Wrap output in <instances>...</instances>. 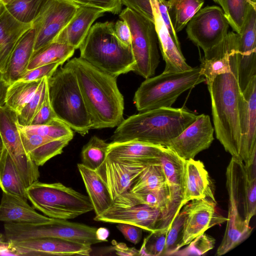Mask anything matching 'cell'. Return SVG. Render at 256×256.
<instances>
[{
	"instance_id": "cell-7",
	"label": "cell",
	"mask_w": 256,
	"mask_h": 256,
	"mask_svg": "<svg viewBox=\"0 0 256 256\" xmlns=\"http://www.w3.org/2000/svg\"><path fill=\"white\" fill-rule=\"evenodd\" d=\"M34 208L52 218L70 220L94 210L88 197L60 182L35 181L26 188Z\"/></svg>"
},
{
	"instance_id": "cell-30",
	"label": "cell",
	"mask_w": 256,
	"mask_h": 256,
	"mask_svg": "<svg viewBox=\"0 0 256 256\" xmlns=\"http://www.w3.org/2000/svg\"><path fill=\"white\" fill-rule=\"evenodd\" d=\"M0 188L2 192L28 202L26 187L4 147L0 157Z\"/></svg>"
},
{
	"instance_id": "cell-58",
	"label": "cell",
	"mask_w": 256,
	"mask_h": 256,
	"mask_svg": "<svg viewBox=\"0 0 256 256\" xmlns=\"http://www.w3.org/2000/svg\"><path fill=\"white\" fill-rule=\"evenodd\" d=\"M2 5V4L1 3V2H0V7Z\"/></svg>"
},
{
	"instance_id": "cell-45",
	"label": "cell",
	"mask_w": 256,
	"mask_h": 256,
	"mask_svg": "<svg viewBox=\"0 0 256 256\" xmlns=\"http://www.w3.org/2000/svg\"><path fill=\"white\" fill-rule=\"evenodd\" d=\"M80 6H86L102 9L106 12L113 14H120L122 11V4L120 0H68Z\"/></svg>"
},
{
	"instance_id": "cell-31",
	"label": "cell",
	"mask_w": 256,
	"mask_h": 256,
	"mask_svg": "<svg viewBox=\"0 0 256 256\" xmlns=\"http://www.w3.org/2000/svg\"><path fill=\"white\" fill-rule=\"evenodd\" d=\"M75 50L70 46L52 42L33 52L26 70L56 62L62 64L72 56Z\"/></svg>"
},
{
	"instance_id": "cell-27",
	"label": "cell",
	"mask_w": 256,
	"mask_h": 256,
	"mask_svg": "<svg viewBox=\"0 0 256 256\" xmlns=\"http://www.w3.org/2000/svg\"><path fill=\"white\" fill-rule=\"evenodd\" d=\"M53 218L36 212L28 202L2 192L0 202V222L22 224H39L51 222Z\"/></svg>"
},
{
	"instance_id": "cell-23",
	"label": "cell",
	"mask_w": 256,
	"mask_h": 256,
	"mask_svg": "<svg viewBox=\"0 0 256 256\" xmlns=\"http://www.w3.org/2000/svg\"><path fill=\"white\" fill-rule=\"evenodd\" d=\"M106 12L101 8L80 6L76 14L53 42L79 48L92 24Z\"/></svg>"
},
{
	"instance_id": "cell-10",
	"label": "cell",
	"mask_w": 256,
	"mask_h": 256,
	"mask_svg": "<svg viewBox=\"0 0 256 256\" xmlns=\"http://www.w3.org/2000/svg\"><path fill=\"white\" fill-rule=\"evenodd\" d=\"M94 220L130 224L151 232L169 226L173 220L158 209L139 204L129 191L114 200L108 210L96 215Z\"/></svg>"
},
{
	"instance_id": "cell-34",
	"label": "cell",
	"mask_w": 256,
	"mask_h": 256,
	"mask_svg": "<svg viewBox=\"0 0 256 256\" xmlns=\"http://www.w3.org/2000/svg\"><path fill=\"white\" fill-rule=\"evenodd\" d=\"M168 188L160 164L147 166L132 185L130 192L138 193Z\"/></svg>"
},
{
	"instance_id": "cell-11",
	"label": "cell",
	"mask_w": 256,
	"mask_h": 256,
	"mask_svg": "<svg viewBox=\"0 0 256 256\" xmlns=\"http://www.w3.org/2000/svg\"><path fill=\"white\" fill-rule=\"evenodd\" d=\"M256 164L254 162L246 166L242 162L232 156L226 170L228 200L248 224L256 214Z\"/></svg>"
},
{
	"instance_id": "cell-28",
	"label": "cell",
	"mask_w": 256,
	"mask_h": 256,
	"mask_svg": "<svg viewBox=\"0 0 256 256\" xmlns=\"http://www.w3.org/2000/svg\"><path fill=\"white\" fill-rule=\"evenodd\" d=\"M35 30L31 27L20 38L8 60L4 72L0 76L8 84L18 80L27 70L34 52Z\"/></svg>"
},
{
	"instance_id": "cell-55",
	"label": "cell",
	"mask_w": 256,
	"mask_h": 256,
	"mask_svg": "<svg viewBox=\"0 0 256 256\" xmlns=\"http://www.w3.org/2000/svg\"><path fill=\"white\" fill-rule=\"evenodd\" d=\"M2 4L4 6H6L15 0H0Z\"/></svg>"
},
{
	"instance_id": "cell-46",
	"label": "cell",
	"mask_w": 256,
	"mask_h": 256,
	"mask_svg": "<svg viewBox=\"0 0 256 256\" xmlns=\"http://www.w3.org/2000/svg\"><path fill=\"white\" fill-rule=\"evenodd\" d=\"M58 117L54 112L50 101L48 87L43 103L30 125L40 126L46 124Z\"/></svg>"
},
{
	"instance_id": "cell-1",
	"label": "cell",
	"mask_w": 256,
	"mask_h": 256,
	"mask_svg": "<svg viewBox=\"0 0 256 256\" xmlns=\"http://www.w3.org/2000/svg\"><path fill=\"white\" fill-rule=\"evenodd\" d=\"M64 66L74 72L92 122V129L112 128L124 120V96L116 78L91 65L80 57L69 60Z\"/></svg>"
},
{
	"instance_id": "cell-29",
	"label": "cell",
	"mask_w": 256,
	"mask_h": 256,
	"mask_svg": "<svg viewBox=\"0 0 256 256\" xmlns=\"http://www.w3.org/2000/svg\"><path fill=\"white\" fill-rule=\"evenodd\" d=\"M77 167L96 215L102 214L113 204L106 184L96 170L90 169L82 163L78 164Z\"/></svg>"
},
{
	"instance_id": "cell-36",
	"label": "cell",
	"mask_w": 256,
	"mask_h": 256,
	"mask_svg": "<svg viewBox=\"0 0 256 256\" xmlns=\"http://www.w3.org/2000/svg\"><path fill=\"white\" fill-rule=\"evenodd\" d=\"M110 143L96 136H92L81 152L82 164L96 170L105 160Z\"/></svg>"
},
{
	"instance_id": "cell-16",
	"label": "cell",
	"mask_w": 256,
	"mask_h": 256,
	"mask_svg": "<svg viewBox=\"0 0 256 256\" xmlns=\"http://www.w3.org/2000/svg\"><path fill=\"white\" fill-rule=\"evenodd\" d=\"M214 128L208 115L196 116L193 122L174 138L167 146L185 160L194 159L212 144Z\"/></svg>"
},
{
	"instance_id": "cell-20",
	"label": "cell",
	"mask_w": 256,
	"mask_h": 256,
	"mask_svg": "<svg viewBox=\"0 0 256 256\" xmlns=\"http://www.w3.org/2000/svg\"><path fill=\"white\" fill-rule=\"evenodd\" d=\"M146 166L138 162L116 160L106 156L96 170L106 184L114 202L130 190L134 182Z\"/></svg>"
},
{
	"instance_id": "cell-47",
	"label": "cell",
	"mask_w": 256,
	"mask_h": 256,
	"mask_svg": "<svg viewBox=\"0 0 256 256\" xmlns=\"http://www.w3.org/2000/svg\"><path fill=\"white\" fill-rule=\"evenodd\" d=\"M62 64L59 62L40 66L32 70H27L18 80L32 81L50 77L58 68Z\"/></svg>"
},
{
	"instance_id": "cell-32",
	"label": "cell",
	"mask_w": 256,
	"mask_h": 256,
	"mask_svg": "<svg viewBox=\"0 0 256 256\" xmlns=\"http://www.w3.org/2000/svg\"><path fill=\"white\" fill-rule=\"evenodd\" d=\"M204 0H166L168 13L174 31L180 32L202 8Z\"/></svg>"
},
{
	"instance_id": "cell-57",
	"label": "cell",
	"mask_w": 256,
	"mask_h": 256,
	"mask_svg": "<svg viewBox=\"0 0 256 256\" xmlns=\"http://www.w3.org/2000/svg\"><path fill=\"white\" fill-rule=\"evenodd\" d=\"M214 2L216 3L217 4H218L222 8L223 6V0H212Z\"/></svg>"
},
{
	"instance_id": "cell-15",
	"label": "cell",
	"mask_w": 256,
	"mask_h": 256,
	"mask_svg": "<svg viewBox=\"0 0 256 256\" xmlns=\"http://www.w3.org/2000/svg\"><path fill=\"white\" fill-rule=\"evenodd\" d=\"M238 120L241 134L239 160L248 166L256 160V76L242 92Z\"/></svg>"
},
{
	"instance_id": "cell-42",
	"label": "cell",
	"mask_w": 256,
	"mask_h": 256,
	"mask_svg": "<svg viewBox=\"0 0 256 256\" xmlns=\"http://www.w3.org/2000/svg\"><path fill=\"white\" fill-rule=\"evenodd\" d=\"M30 24L18 22L2 5L0 7V48L16 32Z\"/></svg>"
},
{
	"instance_id": "cell-2",
	"label": "cell",
	"mask_w": 256,
	"mask_h": 256,
	"mask_svg": "<svg viewBox=\"0 0 256 256\" xmlns=\"http://www.w3.org/2000/svg\"><path fill=\"white\" fill-rule=\"evenodd\" d=\"M196 117L187 110L172 107L140 112L124 120L110 139L113 142L136 140L167 146Z\"/></svg>"
},
{
	"instance_id": "cell-5",
	"label": "cell",
	"mask_w": 256,
	"mask_h": 256,
	"mask_svg": "<svg viewBox=\"0 0 256 256\" xmlns=\"http://www.w3.org/2000/svg\"><path fill=\"white\" fill-rule=\"evenodd\" d=\"M47 87L51 106L58 118L81 136L86 134L92 129V122L74 72L59 66L47 78Z\"/></svg>"
},
{
	"instance_id": "cell-41",
	"label": "cell",
	"mask_w": 256,
	"mask_h": 256,
	"mask_svg": "<svg viewBox=\"0 0 256 256\" xmlns=\"http://www.w3.org/2000/svg\"><path fill=\"white\" fill-rule=\"evenodd\" d=\"M170 224L164 228L151 232L150 234L144 238L141 248L139 250V256H162L165 248L167 234Z\"/></svg>"
},
{
	"instance_id": "cell-24",
	"label": "cell",
	"mask_w": 256,
	"mask_h": 256,
	"mask_svg": "<svg viewBox=\"0 0 256 256\" xmlns=\"http://www.w3.org/2000/svg\"><path fill=\"white\" fill-rule=\"evenodd\" d=\"M18 128L26 152L38 166H43L52 158L62 154L64 148L72 140L74 136L52 140L36 134L26 132L19 128Z\"/></svg>"
},
{
	"instance_id": "cell-4",
	"label": "cell",
	"mask_w": 256,
	"mask_h": 256,
	"mask_svg": "<svg viewBox=\"0 0 256 256\" xmlns=\"http://www.w3.org/2000/svg\"><path fill=\"white\" fill-rule=\"evenodd\" d=\"M112 22L92 26L80 44V58L100 70L116 78L133 71L136 61L131 46L116 38Z\"/></svg>"
},
{
	"instance_id": "cell-3",
	"label": "cell",
	"mask_w": 256,
	"mask_h": 256,
	"mask_svg": "<svg viewBox=\"0 0 256 256\" xmlns=\"http://www.w3.org/2000/svg\"><path fill=\"white\" fill-rule=\"evenodd\" d=\"M208 88L216 138L226 152L239 160L238 106L242 91L238 81L237 50L232 56L230 71L216 76Z\"/></svg>"
},
{
	"instance_id": "cell-54",
	"label": "cell",
	"mask_w": 256,
	"mask_h": 256,
	"mask_svg": "<svg viewBox=\"0 0 256 256\" xmlns=\"http://www.w3.org/2000/svg\"><path fill=\"white\" fill-rule=\"evenodd\" d=\"M108 230L105 228H97L96 232V238L100 242H106L109 236Z\"/></svg>"
},
{
	"instance_id": "cell-33",
	"label": "cell",
	"mask_w": 256,
	"mask_h": 256,
	"mask_svg": "<svg viewBox=\"0 0 256 256\" xmlns=\"http://www.w3.org/2000/svg\"><path fill=\"white\" fill-rule=\"evenodd\" d=\"M42 78L32 81L18 80L11 84L7 91L5 105L18 114L34 96Z\"/></svg>"
},
{
	"instance_id": "cell-17",
	"label": "cell",
	"mask_w": 256,
	"mask_h": 256,
	"mask_svg": "<svg viewBox=\"0 0 256 256\" xmlns=\"http://www.w3.org/2000/svg\"><path fill=\"white\" fill-rule=\"evenodd\" d=\"M216 202L208 198L193 200L182 207L185 215L182 230L184 246L188 245L210 228L226 222L216 209Z\"/></svg>"
},
{
	"instance_id": "cell-8",
	"label": "cell",
	"mask_w": 256,
	"mask_h": 256,
	"mask_svg": "<svg viewBox=\"0 0 256 256\" xmlns=\"http://www.w3.org/2000/svg\"><path fill=\"white\" fill-rule=\"evenodd\" d=\"M4 230L8 242L43 238H54L92 246L100 242L96 238V228L56 219L39 224L4 222Z\"/></svg>"
},
{
	"instance_id": "cell-39",
	"label": "cell",
	"mask_w": 256,
	"mask_h": 256,
	"mask_svg": "<svg viewBox=\"0 0 256 256\" xmlns=\"http://www.w3.org/2000/svg\"><path fill=\"white\" fill-rule=\"evenodd\" d=\"M46 90L47 77H44L42 79L37 90L31 100L20 112L17 114L18 124L24 126L30 124L33 118L43 103Z\"/></svg>"
},
{
	"instance_id": "cell-51",
	"label": "cell",
	"mask_w": 256,
	"mask_h": 256,
	"mask_svg": "<svg viewBox=\"0 0 256 256\" xmlns=\"http://www.w3.org/2000/svg\"><path fill=\"white\" fill-rule=\"evenodd\" d=\"M115 253L119 256H139V250L134 248L128 247L124 243L119 242L113 246Z\"/></svg>"
},
{
	"instance_id": "cell-43",
	"label": "cell",
	"mask_w": 256,
	"mask_h": 256,
	"mask_svg": "<svg viewBox=\"0 0 256 256\" xmlns=\"http://www.w3.org/2000/svg\"><path fill=\"white\" fill-rule=\"evenodd\" d=\"M215 240L204 233L197 236L185 248L179 250L173 256L202 255L213 248Z\"/></svg>"
},
{
	"instance_id": "cell-44",
	"label": "cell",
	"mask_w": 256,
	"mask_h": 256,
	"mask_svg": "<svg viewBox=\"0 0 256 256\" xmlns=\"http://www.w3.org/2000/svg\"><path fill=\"white\" fill-rule=\"evenodd\" d=\"M126 8L154 22V10L156 0H120Z\"/></svg>"
},
{
	"instance_id": "cell-53",
	"label": "cell",
	"mask_w": 256,
	"mask_h": 256,
	"mask_svg": "<svg viewBox=\"0 0 256 256\" xmlns=\"http://www.w3.org/2000/svg\"><path fill=\"white\" fill-rule=\"evenodd\" d=\"M5 255L16 256L14 253L10 250L8 242L4 240L3 236L0 233V256Z\"/></svg>"
},
{
	"instance_id": "cell-26",
	"label": "cell",
	"mask_w": 256,
	"mask_h": 256,
	"mask_svg": "<svg viewBox=\"0 0 256 256\" xmlns=\"http://www.w3.org/2000/svg\"><path fill=\"white\" fill-rule=\"evenodd\" d=\"M186 160L167 146H164L160 164L164 174L174 208L179 212L184 192Z\"/></svg>"
},
{
	"instance_id": "cell-38",
	"label": "cell",
	"mask_w": 256,
	"mask_h": 256,
	"mask_svg": "<svg viewBox=\"0 0 256 256\" xmlns=\"http://www.w3.org/2000/svg\"><path fill=\"white\" fill-rule=\"evenodd\" d=\"M18 127L26 132L36 134L52 140L74 135L72 130L58 118L46 124L24 126L18 124Z\"/></svg>"
},
{
	"instance_id": "cell-13",
	"label": "cell",
	"mask_w": 256,
	"mask_h": 256,
	"mask_svg": "<svg viewBox=\"0 0 256 256\" xmlns=\"http://www.w3.org/2000/svg\"><path fill=\"white\" fill-rule=\"evenodd\" d=\"M186 26L188 38L205 53L223 40L230 24L220 6H209L200 10Z\"/></svg>"
},
{
	"instance_id": "cell-19",
	"label": "cell",
	"mask_w": 256,
	"mask_h": 256,
	"mask_svg": "<svg viewBox=\"0 0 256 256\" xmlns=\"http://www.w3.org/2000/svg\"><path fill=\"white\" fill-rule=\"evenodd\" d=\"M238 34V81L242 92L256 76V8H251Z\"/></svg>"
},
{
	"instance_id": "cell-25",
	"label": "cell",
	"mask_w": 256,
	"mask_h": 256,
	"mask_svg": "<svg viewBox=\"0 0 256 256\" xmlns=\"http://www.w3.org/2000/svg\"><path fill=\"white\" fill-rule=\"evenodd\" d=\"M208 198L216 202L208 173L200 160H186L182 207L194 199Z\"/></svg>"
},
{
	"instance_id": "cell-22",
	"label": "cell",
	"mask_w": 256,
	"mask_h": 256,
	"mask_svg": "<svg viewBox=\"0 0 256 256\" xmlns=\"http://www.w3.org/2000/svg\"><path fill=\"white\" fill-rule=\"evenodd\" d=\"M164 146L132 140L110 143L106 157L145 165L160 164Z\"/></svg>"
},
{
	"instance_id": "cell-56",
	"label": "cell",
	"mask_w": 256,
	"mask_h": 256,
	"mask_svg": "<svg viewBox=\"0 0 256 256\" xmlns=\"http://www.w3.org/2000/svg\"><path fill=\"white\" fill-rule=\"evenodd\" d=\"M4 148V146L2 139V138H1V136L0 134V157L2 154Z\"/></svg>"
},
{
	"instance_id": "cell-14",
	"label": "cell",
	"mask_w": 256,
	"mask_h": 256,
	"mask_svg": "<svg viewBox=\"0 0 256 256\" xmlns=\"http://www.w3.org/2000/svg\"><path fill=\"white\" fill-rule=\"evenodd\" d=\"M78 7L68 0H49L31 24L36 34L34 52L52 42Z\"/></svg>"
},
{
	"instance_id": "cell-9",
	"label": "cell",
	"mask_w": 256,
	"mask_h": 256,
	"mask_svg": "<svg viewBox=\"0 0 256 256\" xmlns=\"http://www.w3.org/2000/svg\"><path fill=\"white\" fill-rule=\"evenodd\" d=\"M119 16L126 22L131 32V48L136 61L132 72L146 79L154 76L160 58L154 24L128 8L122 10Z\"/></svg>"
},
{
	"instance_id": "cell-37",
	"label": "cell",
	"mask_w": 256,
	"mask_h": 256,
	"mask_svg": "<svg viewBox=\"0 0 256 256\" xmlns=\"http://www.w3.org/2000/svg\"><path fill=\"white\" fill-rule=\"evenodd\" d=\"M49 0H15L5 6L18 22L31 24Z\"/></svg>"
},
{
	"instance_id": "cell-40",
	"label": "cell",
	"mask_w": 256,
	"mask_h": 256,
	"mask_svg": "<svg viewBox=\"0 0 256 256\" xmlns=\"http://www.w3.org/2000/svg\"><path fill=\"white\" fill-rule=\"evenodd\" d=\"M184 215V210L182 207L172 222L167 234L162 256H173L184 246L182 242V230Z\"/></svg>"
},
{
	"instance_id": "cell-12",
	"label": "cell",
	"mask_w": 256,
	"mask_h": 256,
	"mask_svg": "<svg viewBox=\"0 0 256 256\" xmlns=\"http://www.w3.org/2000/svg\"><path fill=\"white\" fill-rule=\"evenodd\" d=\"M0 134L26 187L38 180L40 176L39 166L24 148L18 128L17 114L6 105L0 108Z\"/></svg>"
},
{
	"instance_id": "cell-18",
	"label": "cell",
	"mask_w": 256,
	"mask_h": 256,
	"mask_svg": "<svg viewBox=\"0 0 256 256\" xmlns=\"http://www.w3.org/2000/svg\"><path fill=\"white\" fill-rule=\"evenodd\" d=\"M16 256H90L91 246L54 238L8 242Z\"/></svg>"
},
{
	"instance_id": "cell-21",
	"label": "cell",
	"mask_w": 256,
	"mask_h": 256,
	"mask_svg": "<svg viewBox=\"0 0 256 256\" xmlns=\"http://www.w3.org/2000/svg\"><path fill=\"white\" fill-rule=\"evenodd\" d=\"M238 42V34L228 32L221 42L204 53L200 67L208 86L218 76L230 71L232 56L237 50Z\"/></svg>"
},
{
	"instance_id": "cell-49",
	"label": "cell",
	"mask_w": 256,
	"mask_h": 256,
	"mask_svg": "<svg viewBox=\"0 0 256 256\" xmlns=\"http://www.w3.org/2000/svg\"><path fill=\"white\" fill-rule=\"evenodd\" d=\"M114 28L118 40L124 45L131 46V32L126 22L122 20H118L114 24Z\"/></svg>"
},
{
	"instance_id": "cell-6",
	"label": "cell",
	"mask_w": 256,
	"mask_h": 256,
	"mask_svg": "<svg viewBox=\"0 0 256 256\" xmlns=\"http://www.w3.org/2000/svg\"><path fill=\"white\" fill-rule=\"evenodd\" d=\"M206 81L200 67L179 72H164L146 78L134 97L139 112L162 107H172L184 92Z\"/></svg>"
},
{
	"instance_id": "cell-35",
	"label": "cell",
	"mask_w": 256,
	"mask_h": 256,
	"mask_svg": "<svg viewBox=\"0 0 256 256\" xmlns=\"http://www.w3.org/2000/svg\"><path fill=\"white\" fill-rule=\"evenodd\" d=\"M251 8H256V0H223L222 8L234 32H240Z\"/></svg>"
},
{
	"instance_id": "cell-52",
	"label": "cell",
	"mask_w": 256,
	"mask_h": 256,
	"mask_svg": "<svg viewBox=\"0 0 256 256\" xmlns=\"http://www.w3.org/2000/svg\"><path fill=\"white\" fill-rule=\"evenodd\" d=\"M10 85L0 76V108L6 104V93Z\"/></svg>"
},
{
	"instance_id": "cell-48",
	"label": "cell",
	"mask_w": 256,
	"mask_h": 256,
	"mask_svg": "<svg viewBox=\"0 0 256 256\" xmlns=\"http://www.w3.org/2000/svg\"><path fill=\"white\" fill-rule=\"evenodd\" d=\"M116 228L128 241L135 244L140 242L142 230L140 228L124 223L118 224Z\"/></svg>"
},
{
	"instance_id": "cell-50",
	"label": "cell",
	"mask_w": 256,
	"mask_h": 256,
	"mask_svg": "<svg viewBox=\"0 0 256 256\" xmlns=\"http://www.w3.org/2000/svg\"><path fill=\"white\" fill-rule=\"evenodd\" d=\"M158 8L161 16L169 32V33L176 45L180 48L177 33L174 31L170 22L166 6V0H156Z\"/></svg>"
}]
</instances>
